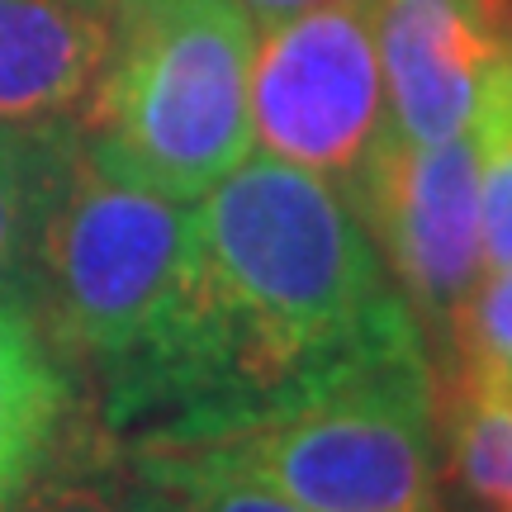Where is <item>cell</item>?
<instances>
[{
  "instance_id": "cell-1",
  "label": "cell",
  "mask_w": 512,
  "mask_h": 512,
  "mask_svg": "<svg viewBox=\"0 0 512 512\" xmlns=\"http://www.w3.org/2000/svg\"><path fill=\"white\" fill-rule=\"evenodd\" d=\"M427 351L347 195L247 157L195 200L176 356L128 441H195L361 366Z\"/></svg>"
},
{
  "instance_id": "cell-11",
  "label": "cell",
  "mask_w": 512,
  "mask_h": 512,
  "mask_svg": "<svg viewBox=\"0 0 512 512\" xmlns=\"http://www.w3.org/2000/svg\"><path fill=\"white\" fill-rule=\"evenodd\" d=\"M441 484L465 512H512V394L437 380Z\"/></svg>"
},
{
  "instance_id": "cell-9",
  "label": "cell",
  "mask_w": 512,
  "mask_h": 512,
  "mask_svg": "<svg viewBox=\"0 0 512 512\" xmlns=\"http://www.w3.org/2000/svg\"><path fill=\"white\" fill-rule=\"evenodd\" d=\"M76 427V375L38 318L0 299V512L43 475Z\"/></svg>"
},
{
  "instance_id": "cell-12",
  "label": "cell",
  "mask_w": 512,
  "mask_h": 512,
  "mask_svg": "<svg viewBox=\"0 0 512 512\" xmlns=\"http://www.w3.org/2000/svg\"><path fill=\"white\" fill-rule=\"evenodd\" d=\"M152 512H304L185 441H124Z\"/></svg>"
},
{
  "instance_id": "cell-16",
  "label": "cell",
  "mask_w": 512,
  "mask_h": 512,
  "mask_svg": "<svg viewBox=\"0 0 512 512\" xmlns=\"http://www.w3.org/2000/svg\"><path fill=\"white\" fill-rule=\"evenodd\" d=\"M247 19L256 29H271L280 19H294V15H309V10H323V5H337V0H238Z\"/></svg>"
},
{
  "instance_id": "cell-5",
  "label": "cell",
  "mask_w": 512,
  "mask_h": 512,
  "mask_svg": "<svg viewBox=\"0 0 512 512\" xmlns=\"http://www.w3.org/2000/svg\"><path fill=\"white\" fill-rule=\"evenodd\" d=\"M342 195L413 313L432 370H441L460 309L484 280L475 138L418 147L384 124Z\"/></svg>"
},
{
  "instance_id": "cell-6",
  "label": "cell",
  "mask_w": 512,
  "mask_h": 512,
  "mask_svg": "<svg viewBox=\"0 0 512 512\" xmlns=\"http://www.w3.org/2000/svg\"><path fill=\"white\" fill-rule=\"evenodd\" d=\"M247 110L261 157L342 190L389 124L375 0H337L256 29Z\"/></svg>"
},
{
  "instance_id": "cell-8",
  "label": "cell",
  "mask_w": 512,
  "mask_h": 512,
  "mask_svg": "<svg viewBox=\"0 0 512 512\" xmlns=\"http://www.w3.org/2000/svg\"><path fill=\"white\" fill-rule=\"evenodd\" d=\"M110 38V0H0V124H81Z\"/></svg>"
},
{
  "instance_id": "cell-15",
  "label": "cell",
  "mask_w": 512,
  "mask_h": 512,
  "mask_svg": "<svg viewBox=\"0 0 512 512\" xmlns=\"http://www.w3.org/2000/svg\"><path fill=\"white\" fill-rule=\"evenodd\" d=\"M437 380H475L512 394V271H484L451 328Z\"/></svg>"
},
{
  "instance_id": "cell-17",
  "label": "cell",
  "mask_w": 512,
  "mask_h": 512,
  "mask_svg": "<svg viewBox=\"0 0 512 512\" xmlns=\"http://www.w3.org/2000/svg\"><path fill=\"white\" fill-rule=\"evenodd\" d=\"M110 5H114V0H110Z\"/></svg>"
},
{
  "instance_id": "cell-7",
  "label": "cell",
  "mask_w": 512,
  "mask_h": 512,
  "mask_svg": "<svg viewBox=\"0 0 512 512\" xmlns=\"http://www.w3.org/2000/svg\"><path fill=\"white\" fill-rule=\"evenodd\" d=\"M389 128L437 147L470 133L484 76L512 48V0H375Z\"/></svg>"
},
{
  "instance_id": "cell-4",
  "label": "cell",
  "mask_w": 512,
  "mask_h": 512,
  "mask_svg": "<svg viewBox=\"0 0 512 512\" xmlns=\"http://www.w3.org/2000/svg\"><path fill=\"white\" fill-rule=\"evenodd\" d=\"M185 446L304 512H446L437 370L427 351L337 375Z\"/></svg>"
},
{
  "instance_id": "cell-2",
  "label": "cell",
  "mask_w": 512,
  "mask_h": 512,
  "mask_svg": "<svg viewBox=\"0 0 512 512\" xmlns=\"http://www.w3.org/2000/svg\"><path fill=\"white\" fill-rule=\"evenodd\" d=\"M195 266V204L105 162L86 133L38 247L34 318L67 370L100 380L105 432H138L176 356Z\"/></svg>"
},
{
  "instance_id": "cell-14",
  "label": "cell",
  "mask_w": 512,
  "mask_h": 512,
  "mask_svg": "<svg viewBox=\"0 0 512 512\" xmlns=\"http://www.w3.org/2000/svg\"><path fill=\"white\" fill-rule=\"evenodd\" d=\"M470 138L479 152L484 271H512V48L484 76Z\"/></svg>"
},
{
  "instance_id": "cell-13",
  "label": "cell",
  "mask_w": 512,
  "mask_h": 512,
  "mask_svg": "<svg viewBox=\"0 0 512 512\" xmlns=\"http://www.w3.org/2000/svg\"><path fill=\"white\" fill-rule=\"evenodd\" d=\"M10 512H152V503L124 446H114L105 432L72 427Z\"/></svg>"
},
{
  "instance_id": "cell-3",
  "label": "cell",
  "mask_w": 512,
  "mask_h": 512,
  "mask_svg": "<svg viewBox=\"0 0 512 512\" xmlns=\"http://www.w3.org/2000/svg\"><path fill=\"white\" fill-rule=\"evenodd\" d=\"M256 24L238 0H114V38L81 133L171 200L195 204L252 152Z\"/></svg>"
},
{
  "instance_id": "cell-10",
  "label": "cell",
  "mask_w": 512,
  "mask_h": 512,
  "mask_svg": "<svg viewBox=\"0 0 512 512\" xmlns=\"http://www.w3.org/2000/svg\"><path fill=\"white\" fill-rule=\"evenodd\" d=\"M81 124H0V299L34 313L38 247Z\"/></svg>"
}]
</instances>
